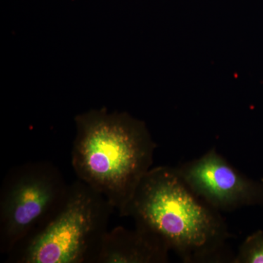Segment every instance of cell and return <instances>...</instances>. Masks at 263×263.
Wrapping results in <instances>:
<instances>
[{"label":"cell","mask_w":263,"mask_h":263,"mask_svg":"<svg viewBox=\"0 0 263 263\" xmlns=\"http://www.w3.org/2000/svg\"><path fill=\"white\" fill-rule=\"evenodd\" d=\"M121 216L158 236L183 262L233 263L226 220L194 193L177 167L151 169Z\"/></svg>","instance_id":"cell-1"},{"label":"cell","mask_w":263,"mask_h":263,"mask_svg":"<svg viewBox=\"0 0 263 263\" xmlns=\"http://www.w3.org/2000/svg\"><path fill=\"white\" fill-rule=\"evenodd\" d=\"M75 123L72 169L121 216L152 168L157 144L146 124L126 112L95 109L76 116Z\"/></svg>","instance_id":"cell-2"},{"label":"cell","mask_w":263,"mask_h":263,"mask_svg":"<svg viewBox=\"0 0 263 263\" xmlns=\"http://www.w3.org/2000/svg\"><path fill=\"white\" fill-rule=\"evenodd\" d=\"M114 208L78 179L49 221L9 254V263H97Z\"/></svg>","instance_id":"cell-3"},{"label":"cell","mask_w":263,"mask_h":263,"mask_svg":"<svg viewBox=\"0 0 263 263\" xmlns=\"http://www.w3.org/2000/svg\"><path fill=\"white\" fill-rule=\"evenodd\" d=\"M69 185L48 161L12 167L0 190V252L8 255L49 221L65 200Z\"/></svg>","instance_id":"cell-4"},{"label":"cell","mask_w":263,"mask_h":263,"mask_svg":"<svg viewBox=\"0 0 263 263\" xmlns=\"http://www.w3.org/2000/svg\"><path fill=\"white\" fill-rule=\"evenodd\" d=\"M177 169L194 193L219 212L263 204V182L241 174L216 148Z\"/></svg>","instance_id":"cell-5"},{"label":"cell","mask_w":263,"mask_h":263,"mask_svg":"<svg viewBox=\"0 0 263 263\" xmlns=\"http://www.w3.org/2000/svg\"><path fill=\"white\" fill-rule=\"evenodd\" d=\"M171 251L157 235L136 227H117L104 238L97 263H167Z\"/></svg>","instance_id":"cell-6"},{"label":"cell","mask_w":263,"mask_h":263,"mask_svg":"<svg viewBox=\"0 0 263 263\" xmlns=\"http://www.w3.org/2000/svg\"><path fill=\"white\" fill-rule=\"evenodd\" d=\"M233 263H263V231L249 235L240 245Z\"/></svg>","instance_id":"cell-7"}]
</instances>
